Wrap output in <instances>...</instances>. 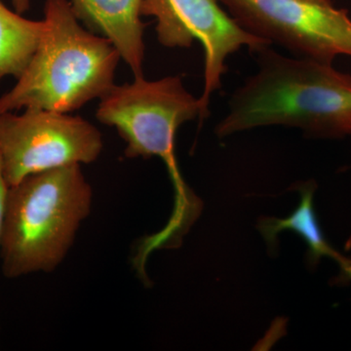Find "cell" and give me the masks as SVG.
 Wrapping results in <instances>:
<instances>
[{"instance_id": "obj_1", "label": "cell", "mask_w": 351, "mask_h": 351, "mask_svg": "<svg viewBox=\"0 0 351 351\" xmlns=\"http://www.w3.org/2000/svg\"><path fill=\"white\" fill-rule=\"evenodd\" d=\"M258 71L230 97L219 137L257 127L302 129L317 138L351 135V75L304 58L256 51Z\"/></svg>"}, {"instance_id": "obj_2", "label": "cell", "mask_w": 351, "mask_h": 351, "mask_svg": "<svg viewBox=\"0 0 351 351\" xmlns=\"http://www.w3.org/2000/svg\"><path fill=\"white\" fill-rule=\"evenodd\" d=\"M45 31L24 73L0 97V113H69L112 89L121 57L108 39L76 18L69 0H46Z\"/></svg>"}, {"instance_id": "obj_3", "label": "cell", "mask_w": 351, "mask_h": 351, "mask_svg": "<svg viewBox=\"0 0 351 351\" xmlns=\"http://www.w3.org/2000/svg\"><path fill=\"white\" fill-rule=\"evenodd\" d=\"M92 204L93 189L80 164L27 176L8 188L0 242L3 276L56 270Z\"/></svg>"}, {"instance_id": "obj_4", "label": "cell", "mask_w": 351, "mask_h": 351, "mask_svg": "<svg viewBox=\"0 0 351 351\" xmlns=\"http://www.w3.org/2000/svg\"><path fill=\"white\" fill-rule=\"evenodd\" d=\"M202 113L199 98L184 86L181 76L158 80L134 77V82L113 85L100 99L96 117L113 127L126 143V158L160 157L167 165L180 195L184 182L175 157L178 129Z\"/></svg>"}, {"instance_id": "obj_5", "label": "cell", "mask_w": 351, "mask_h": 351, "mask_svg": "<svg viewBox=\"0 0 351 351\" xmlns=\"http://www.w3.org/2000/svg\"><path fill=\"white\" fill-rule=\"evenodd\" d=\"M103 149L101 132L82 117L43 110L0 113V159L8 188L36 173L94 162Z\"/></svg>"}, {"instance_id": "obj_6", "label": "cell", "mask_w": 351, "mask_h": 351, "mask_svg": "<svg viewBox=\"0 0 351 351\" xmlns=\"http://www.w3.org/2000/svg\"><path fill=\"white\" fill-rule=\"evenodd\" d=\"M253 36L298 58L331 64L351 57V19L331 0H219Z\"/></svg>"}, {"instance_id": "obj_7", "label": "cell", "mask_w": 351, "mask_h": 351, "mask_svg": "<svg viewBox=\"0 0 351 351\" xmlns=\"http://www.w3.org/2000/svg\"><path fill=\"white\" fill-rule=\"evenodd\" d=\"M219 0H143L142 15L156 19L157 39L167 48L202 44L205 55L204 87L199 98L200 121L209 115L212 94L221 86L230 55L247 47L251 52L270 46L244 29Z\"/></svg>"}, {"instance_id": "obj_8", "label": "cell", "mask_w": 351, "mask_h": 351, "mask_svg": "<svg viewBox=\"0 0 351 351\" xmlns=\"http://www.w3.org/2000/svg\"><path fill=\"white\" fill-rule=\"evenodd\" d=\"M73 13L90 32L108 39L134 77H143L145 59L143 0H69Z\"/></svg>"}, {"instance_id": "obj_9", "label": "cell", "mask_w": 351, "mask_h": 351, "mask_svg": "<svg viewBox=\"0 0 351 351\" xmlns=\"http://www.w3.org/2000/svg\"><path fill=\"white\" fill-rule=\"evenodd\" d=\"M45 31L44 20L25 19L0 0V82L24 73Z\"/></svg>"}, {"instance_id": "obj_10", "label": "cell", "mask_w": 351, "mask_h": 351, "mask_svg": "<svg viewBox=\"0 0 351 351\" xmlns=\"http://www.w3.org/2000/svg\"><path fill=\"white\" fill-rule=\"evenodd\" d=\"M313 188L304 189L302 191V199L300 207L295 210V213L287 219H267L261 223V232L265 235L267 241L274 242L277 233L283 230H294L300 233L308 244L311 248V256L316 261L324 255H331L332 251L327 246L323 239L315 215H314L313 205Z\"/></svg>"}, {"instance_id": "obj_11", "label": "cell", "mask_w": 351, "mask_h": 351, "mask_svg": "<svg viewBox=\"0 0 351 351\" xmlns=\"http://www.w3.org/2000/svg\"><path fill=\"white\" fill-rule=\"evenodd\" d=\"M8 186L4 180L2 173L1 159H0V242H1L2 228H3L4 212H5V202Z\"/></svg>"}, {"instance_id": "obj_12", "label": "cell", "mask_w": 351, "mask_h": 351, "mask_svg": "<svg viewBox=\"0 0 351 351\" xmlns=\"http://www.w3.org/2000/svg\"><path fill=\"white\" fill-rule=\"evenodd\" d=\"M14 10L19 14H24L31 8V0H11Z\"/></svg>"}]
</instances>
